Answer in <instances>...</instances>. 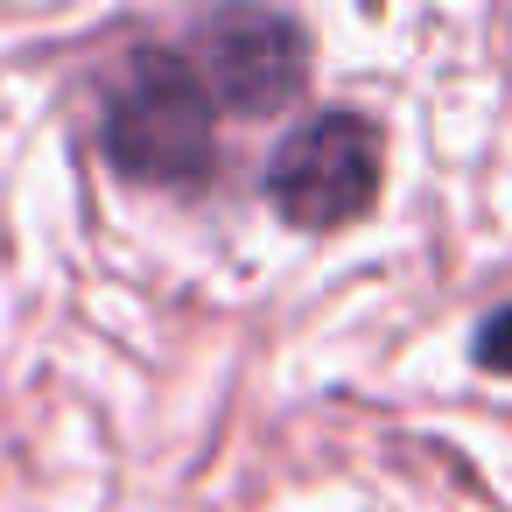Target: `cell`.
Returning <instances> with one entry per match:
<instances>
[{
	"label": "cell",
	"mask_w": 512,
	"mask_h": 512,
	"mask_svg": "<svg viewBox=\"0 0 512 512\" xmlns=\"http://www.w3.org/2000/svg\"><path fill=\"white\" fill-rule=\"evenodd\" d=\"M106 155L127 183H204L211 169V85L169 50H141L106 92Z\"/></svg>",
	"instance_id": "6da1fadb"
},
{
	"label": "cell",
	"mask_w": 512,
	"mask_h": 512,
	"mask_svg": "<svg viewBox=\"0 0 512 512\" xmlns=\"http://www.w3.org/2000/svg\"><path fill=\"white\" fill-rule=\"evenodd\" d=\"M372 197H379V134L365 113H344V106L316 113L267 162V204L288 225L330 232V225L365 218Z\"/></svg>",
	"instance_id": "7a4b0ae2"
},
{
	"label": "cell",
	"mask_w": 512,
	"mask_h": 512,
	"mask_svg": "<svg viewBox=\"0 0 512 512\" xmlns=\"http://www.w3.org/2000/svg\"><path fill=\"white\" fill-rule=\"evenodd\" d=\"M197 71H204V85L218 92L225 113L267 120L302 92L309 36L288 15H267V8H218L197 29Z\"/></svg>",
	"instance_id": "3957f363"
},
{
	"label": "cell",
	"mask_w": 512,
	"mask_h": 512,
	"mask_svg": "<svg viewBox=\"0 0 512 512\" xmlns=\"http://www.w3.org/2000/svg\"><path fill=\"white\" fill-rule=\"evenodd\" d=\"M470 351H477V365H491V372H512V302H505V309H491V316L477 323Z\"/></svg>",
	"instance_id": "277c9868"
}]
</instances>
